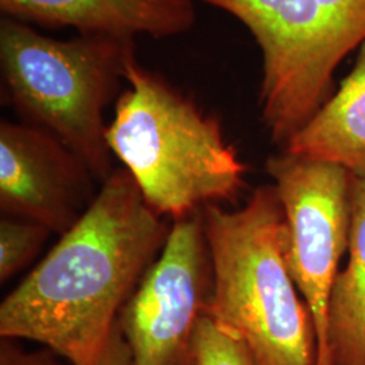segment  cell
I'll use <instances>...</instances> for the list:
<instances>
[{
  "mask_svg": "<svg viewBox=\"0 0 365 365\" xmlns=\"http://www.w3.org/2000/svg\"><path fill=\"white\" fill-rule=\"evenodd\" d=\"M283 150L336 164L365 179V41L339 90Z\"/></svg>",
  "mask_w": 365,
  "mask_h": 365,
  "instance_id": "10",
  "label": "cell"
},
{
  "mask_svg": "<svg viewBox=\"0 0 365 365\" xmlns=\"http://www.w3.org/2000/svg\"><path fill=\"white\" fill-rule=\"evenodd\" d=\"M327 345L331 364L365 365V179L354 176L348 261L331 294Z\"/></svg>",
  "mask_w": 365,
  "mask_h": 365,
  "instance_id": "11",
  "label": "cell"
},
{
  "mask_svg": "<svg viewBox=\"0 0 365 365\" xmlns=\"http://www.w3.org/2000/svg\"><path fill=\"white\" fill-rule=\"evenodd\" d=\"M170 226L129 170L115 168L75 226L0 303V339L36 342L69 365H99Z\"/></svg>",
  "mask_w": 365,
  "mask_h": 365,
  "instance_id": "1",
  "label": "cell"
},
{
  "mask_svg": "<svg viewBox=\"0 0 365 365\" xmlns=\"http://www.w3.org/2000/svg\"><path fill=\"white\" fill-rule=\"evenodd\" d=\"M135 57V41L108 34L56 39L13 18L0 22L6 101L22 122L66 143L105 182L114 170L105 111L118 99Z\"/></svg>",
  "mask_w": 365,
  "mask_h": 365,
  "instance_id": "4",
  "label": "cell"
},
{
  "mask_svg": "<svg viewBox=\"0 0 365 365\" xmlns=\"http://www.w3.org/2000/svg\"><path fill=\"white\" fill-rule=\"evenodd\" d=\"M339 30L348 54L365 41V0H318Z\"/></svg>",
  "mask_w": 365,
  "mask_h": 365,
  "instance_id": "14",
  "label": "cell"
},
{
  "mask_svg": "<svg viewBox=\"0 0 365 365\" xmlns=\"http://www.w3.org/2000/svg\"><path fill=\"white\" fill-rule=\"evenodd\" d=\"M19 341L0 339V365H69L48 348L25 349Z\"/></svg>",
  "mask_w": 365,
  "mask_h": 365,
  "instance_id": "15",
  "label": "cell"
},
{
  "mask_svg": "<svg viewBox=\"0 0 365 365\" xmlns=\"http://www.w3.org/2000/svg\"><path fill=\"white\" fill-rule=\"evenodd\" d=\"M202 211L212 264L205 313L241 339L253 365H318L317 330L288 271L274 184L257 187L241 209Z\"/></svg>",
  "mask_w": 365,
  "mask_h": 365,
  "instance_id": "2",
  "label": "cell"
},
{
  "mask_svg": "<svg viewBox=\"0 0 365 365\" xmlns=\"http://www.w3.org/2000/svg\"><path fill=\"white\" fill-rule=\"evenodd\" d=\"M52 232L29 220L1 215L0 220V283L4 284L31 264Z\"/></svg>",
  "mask_w": 365,
  "mask_h": 365,
  "instance_id": "12",
  "label": "cell"
},
{
  "mask_svg": "<svg viewBox=\"0 0 365 365\" xmlns=\"http://www.w3.org/2000/svg\"><path fill=\"white\" fill-rule=\"evenodd\" d=\"M265 170L284 210L288 271L309 307L318 339V365L329 354V313L339 262L349 247L351 172L325 161L282 152Z\"/></svg>",
  "mask_w": 365,
  "mask_h": 365,
  "instance_id": "6",
  "label": "cell"
},
{
  "mask_svg": "<svg viewBox=\"0 0 365 365\" xmlns=\"http://www.w3.org/2000/svg\"><path fill=\"white\" fill-rule=\"evenodd\" d=\"M212 291L203 211L172 222L156 261L118 317L131 365H197L194 336Z\"/></svg>",
  "mask_w": 365,
  "mask_h": 365,
  "instance_id": "7",
  "label": "cell"
},
{
  "mask_svg": "<svg viewBox=\"0 0 365 365\" xmlns=\"http://www.w3.org/2000/svg\"><path fill=\"white\" fill-rule=\"evenodd\" d=\"M99 365H131L130 351L118 327V321L106 344Z\"/></svg>",
  "mask_w": 365,
  "mask_h": 365,
  "instance_id": "16",
  "label": "cell"
},
{
  "mask_svg": "<svg viewBox=\"0 0 365 365\" xmlns=\"http://www.w3.org/2000/svg\"><path fill=\"white\" fill-rule=\"evenodd\" d=\"M126 81L107 143L146 203L172 223L235 202L247 185V167L227 144L218 118L138 61Z\"/></svg>",
  "mask_w": 365,
  "mask_h": 365,
  "instance_id": "3",
  "label": "cell"
},
{
  "mask_svg": "<svg viewBox=\"0 0 365 365\" xmlns=\"http://www.w3.org/2000/svg\"><path fill=\"white\" fill-rule=\"evenodd\" d=\"M88 165L57 135L25 122H0V210L63 235L93 197Z\"/></svg>",
  "mask_w": 365,
  "mask_h": 365,
  "instance_id": "8",
  "label": "cell"
},
{
  "mask_svg": "<svg viewBox=\"0 0 365 365\" xmlns=\"http://www.w3.org/2000/svg\"><path fill=\"white\" fill-rule=\"evenodd\" d=\"M197 365H253L241 339L205 313L194 336Z\"/></svg>",
  "mask_w": 365,
  "mask_h": 365,
  "instance_id": "13",
  "label": "cell"
},
{
  "mask_svg": "<svg viewBox=\"0 0 365 365\" xmlns=\"http://www.w3.org/2000/svg\"><path fill=\"white\" fill-rule=\"evenodd\" d=\"M202 1L235 16L257 41L261 115L284 148L334 93V73L348 56L339 27L318 0Z\"/></svg>",
  "mask_w": 365,
  "mask_h": 365,
  "instance_id": "5",
  "label": "cell"
},
{
  "mask_svg": "<svg viewBox=\"0 0 365 365\" xmlns=\"http://www.w3.org/2000/svg\"><path fill=\"white\" fill-rule=\"evenodd\" d=\"M0 9L24 24L129 38L138 34L165 38L195 24L191 0H0Z\"/></svg>",
  "mask_w": 365,
  "mask_h": 365,
  "instance_id": "9",
  "label": "cell"
}]
</instances>
